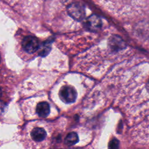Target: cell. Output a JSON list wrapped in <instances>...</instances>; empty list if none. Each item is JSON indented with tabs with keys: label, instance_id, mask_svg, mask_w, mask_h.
Returning <instances> with one entry per match:
<instances>
[{
	"label": "cell",
	"instance_id": "cell-1",
	"mask_svg": "<svg viewBox=\"0 0 149 149\" xmlns=\"http://www.w3.org/2000/svg\"><path fill=\"white\" fill-rule=\"evenodd\" d=\"M67 11L70 16L77 21H81L85 17L84 6L78 2L69 4L67 8Z\"/></svg>",
	"mask_w": 149,
	"mask_h": 149
},
{
	"label": "cell",
	"instance_id": "cell-2",
	"mask_svg": "<svg viewBox=\"0 0 149 149\" xmlns=\"http://www.w3.org/2000/svg\"><path fill=\"white\" fill-rule=\"evenodd\" d=\"M61 100L65 103H73L76 101L77 96L76 90L73 87L70 85L62 86L59 92Z\"/></svg>",
	"mask_w": 149,
	"mask_h": 149
},
{
	"label": "cell",
	"instance_id": "cell-3",
	"mask_svg": "<svg viewBox=\"0 0 149 149\" xmlns=\"http://www.w3.org/2000/svg\"><path fill=\"white\" fill-rule=\"evenodd\" d=\"M22 46L23 49L27 53L32 54L38 51L40 44L38 40L34 36H26L22 42Z\"/></svg>",
	"mask_w": 149,
	"mask_h": 149
},
{
	"label": "cell",
	"instance_id": "cell-4",
	"mask_svg": "<svg viewBox=\"0 0 149 149\" xmlns=\"http://www.w3.org/2000/svg\"><path fill=\"white\" fill-rule=\"evenodd\" d=\"M86 26L91 31H97L102 26V20L100 16L93 14L87 19Z\"/></svg>",
	"mask_w": 149,
	"mask_h": 149
},
{
	"label": "cell",
	"instance_id": "cell-5",
	"mask_svg": "<svg viewBox=\"0 0 149 149\" xmlns=\"http://www.w3.org/2000/svg\"><path fill=\"white\" fill-rule=\"evenodd\" d=\"M36 112L40 117L46 118L50 113V107L47 102H40L36 107Z\"/></svg>",
	"mask_w": 149,
	"mask_h": 149
},
{
	"label": "cell",
	"instance_id": "cell-6",
	"mask_svg": "<svg viewBox=\"0 0 149 149\" xmlns=\"http://www.w3.org/2000/svg\"><path fill=\"white\" fill-rule=\"evenodd\" d=\"M31 136L35 141L40 142L45 139L47 136V133L43 128L35 127L31 132Z\"/></svg>",
	"mask_w": 149,
	"mask_h": 149
},
{
	"label": "cell",
	"instance_id": "cell-7",
	"mask_svg": "<svg viewBox=\"0 0 149 149\" xmlns=\"http://www.w3.org/2000/svg\"><path fill=\"white\" fill-rule=\"evenodd\" d=\"M51 48V41H44L39 47L38 54L41 56H45L49 52Z\"/></svg>",
	"mask_w": 149,
	"mask_h": 149
},
{
	"label": "cell",
	"instance_id": "cell-8",
	"mask_svg": "<svg viewBox=\"0 0 149 149\" xmlns=\"http://www.w3.org/2000/svg\"><path fill=\"white\" fill-rule=\"evenodd\" d=\"M79 141V136L75 132H70L65 139V143L68 146H73Z\"/></svg>",
	"mask_w": 149,
	"mask_h": 149
},
{
	"label": "cell",
	"instance_id": "cell-9",
	"mask_svg": "<svg viewBox=\"0 0 149 149\" xmlns=\"http://www.w3.org/2000/svg\"><path fill=\"white\" fill-rule=\"evenodd\" d=\"M111 47L115 49H122L125 47V43L120 37H115L111 41Z\"/></svg>",
	"mask_w": 149,
	"mask_h": 149
},
{
	"label": "cell",
	"instance_id": "cell-10",
	"mask_svg": "<svg viewBox=\"0 0 149 149\" xmlns=\"http://www.w3.org/2000/svg\"><path fill=\"white\" fill-rule=\"evenodd\" d=\"M119 141L115 138L111 140L108 144V149H119Z\"/></svg>",
	"mask_w": 149,
	"mask_h": 149
},
{
	"label": "cell",
	"instance_id": "cell-11",
	"mask_svg": "<svg viewBox=\"0 0 149 149\" xmlns=\"http://www.w3.org/2000/svg\"><path fill=\"white\" fill-rule=\"evenodd\" d=\"M147 89H148V91H149V80H148V84H147Z\"/></svg>",
	"mask_w": 149,
	"mask_h": 149
}]
</instances>
